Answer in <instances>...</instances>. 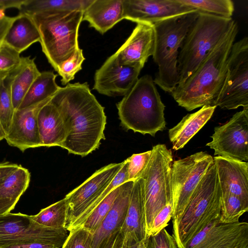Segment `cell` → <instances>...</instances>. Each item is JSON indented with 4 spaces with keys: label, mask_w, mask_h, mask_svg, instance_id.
Here are the masks:
<instances>
[{
    "label": "cell",
    "mask_w": 248,
    "mask_h": 248,
    "mask_svg": "<svg viewBox=\"0 0 248 248\" xmlns=\"http://www.w3.org/2000/svg\"><path fill=\"white\" fill-rule=\"evenodd\" d=\"M51 98L15 110L10 127L5 138L10 146L16 147L22 152L29 148L42 147L38 115L40 109Z\"/></svg>",
    "instance_id": "16"
},
{
    "label": "cell",
    "mask_w": 248,
    "mask_h": 248,
    "mask_svg": "<svg viewBox=\"0 0 248 248\" xmlns=\"http://www.w3.org/2000/svg\"><path fill=\"white\" fill-rule=\"evenodd\" d=\"M213 163V157L202 151L172 162V224L180 219L196 187Z\"/></svg>",
    "instance_id": "11"
},
{
    "label": "cell",
    "mask_w": 248,
    "mask_h": 248,
    "mask_svg": "<svg viewBox=\"0 0 248 248\" xmlns=\"http://www.w3.org/2000/svg\"><path fill=\"white\" fill-rule=\"evenodd\" d=\"M57 75L52 71H44L33 81L18 109L52 98L60 88L56 82Z\"/></svg>",
    "instance_id": "27"
},
{
    "label": "cell",
    "mask_w": 248,
    "mask_h": 248,
    "mask_svg": "<svg viewBox=\"0 0 248 248\" xmlns=\"http://www.w3.org/2000/svg\"><path fill=\"white\" fill-rule=\"evenodd\" d=\"M152 150L135 154L127 158L128 181H135L140 178L150 159Z\"/></svg>",
    "instance_id": "37"
},
{
    "label": "cell",
    "mask_w": 248,
    "mask_h": 248,
    "mask_svg": "<svg viewBox=\"0 0 248 248\" xmlns=\"http://www.w3.org/2000/svg\"><path fill=\"white\" fill-rule=\"evenodd\" d=\"M221 193L248 202V163L217 155L213 157Z\"/></svg>",
    "instance_id": "19"
},
{
    "label": "cell",
    "mask_w": 248,
    "mask_h": 248,
    "mask_svg": "<svg viewBox=\"0 0 248 248\" xmlns=\"http://www.w3.org/2000/svg\"><path fill=\"white\" fill-rule=\"evenodd\" d=\"M0 248H56V247L47 244L32 242L10 245Z\"/></svg>",
    "instance_id": "43"
},
{
    "label": "cell",
    "mask_w": 248,
    "mask_h": 248,
    "mask_svg": "<svg viewBox=\"0 0 248 248\" xmlns=\"http://www.w3.org/2000/svg\"><path fill=\"white\" fill-rule=\"evenodd\" d=\"M120 190V185L112 190L94 209L81 227L93 234L109 211Z\"/></svg>",
    "instance_id": "34"
},
{
    "label": "cell",
    "mask_w": 248,
    "mask_h": 248,
    "mask_svg": "<svg viewBox=\"0 0 248 248\" xmlns=\"http://www.w3.org/2000/svg\"><path fill=\"white\" fill-rule=\"evenodd\" d=\"M215 106L233 109L248 107V38L234 43L227 62L225 80Z\"/></svg>",
    "instance_id": "12"
},
{
    "label": "cell",
    "mask_w": 248,
    "mask_h": 248,
    "mask_svg": "<svg viewBox=\"0 0 248 248\" xmlns=\"http://www.w3.org/2000/svg\"><path fill=\"white\" fill-rule=\"evenodd\" d=\"M40 41V35L31 16L19 13L7 31L3 42L19 53Z\"/></svg>",
    "instance_id": "25"
},
{
    "label": "cell",
    "mask_w": 248,
    "mask_h": 248,
    "mask_svg": "<svg viewBox=\"0 0 248 248\" xmlns=\"http://www.w3.org/2000/svg\"><path fill=\"white\" fill-rule=\"evenodd\" d=\"M66 229H54L34 221L20 213L0 215V248L38 242L62 248L69 235Z\"/></svg>",
    "instance_id": "10"
},
{
    "label": "cell",
    "mask_w": 248,
    "mask_h": 248,
    "mask_svg": "<svg viewBox=\"0 0 248 248\" xmlns=\"http://www.w3.org/2000/svg\"><path fill=\"white\" fill-rule=\"evenodd\" d=\"M206 144L214 155L247 162L248 161V107L235 113L223 125L216 126Z\"/></svg>",
    "instance_id": "13"
},
{
    "label": "cell",
    "mask_w": 248,
    "mask_h": 248,
    "mask_svg": "<svg viewBox=\"0 0 248 248\" xmlns=\"http://www.w3.org/2000/svg\"><path fill=\"white\" fill-rule=\"evenodd\" d=\"M119 232L113 234L101 248H114L115 243Z\"/></svg>",
    "instance_id": "46"
},
{
    "label": "cell",
    "mask_w": 248,
    "mask_h": 248,
    "mask_svg": "<svg viewBox=\"0 0 248 248\" xmlns=\"http://www.w3.org/2000/svg\"><path fill=\"white\" fill-rule=\"evenodd\" d=\"M38 126L42 146L61 147L66 137V129L58 108L50 101L40 109Z\"/></svg>",
    "instance_id": "23"
},
{
    "label": "cell",
    "mask_w": 248,
    "mask_h": 248,
    "mask_svg": "<svg viewBox=\"0 0 248 248\" xmlns=\"http://www.w3.org/2000/svg\"><path fill=\"white\" fill-rule=\"evenodd\" d=\"M83 11H61L30 15L40 35L42 50L57 72L59 66L79 48L78 30Z\"/></svg>",
    "instance_id": "5"
},
{
    "label": "cell",
    "mask_w": 248,
    "mask_h": 248,
    "mask_svg": "<svg viewBox=\"0 0 248 248\" xmlns=\"http://www.w3.org/2000/svg\"><path fill=\"white\" fill-rule=\"evenodd\" d=\"M199 13H205L225 18H231L234 10L231 0H178Z\"/></svg>",
    "instance_id": "31"
},
{
    "label": "cell",
    "mask_w": 248,
    "mask_h": 248,
    "mask_svg": "<svg viewBox=\"0 0 248 248\" xmlns=\"http://www.w3.org/2000/svg\"><path fill=\"white\" fill-rule=\"evenodd\" d=\"M30 57H22L20 66L15 72L11 84L12 101L15 110L18 109L31 84L40 74Z\"/></svg>",
    "instance_id": "26"
},
{
    "label": "cell",
    "mask_w": 248,
    "mask_h": 248,
    "mask_svg": "<svg viewBox=\"0 0 248 248\" xmlns=\"http://www.w3.org/2000/svg\"><path fill=\"white\" fill-rule=\"evenodd\" d=\"M16 70L7 76L0 78V124L6 134L10 127L15 112L11 84Z\"/></svg>",
    "instance_id": "33"
},
{
    "label": "cell",
    "mask_w": 248,
    "mask_h": 248,
    "mask_svg": "<svg viewBox=\"0 0 248 248\" xmlns=\"http://www.w3.org/2000/svg\"><path fill=\"white\" fill-rule=\"evenodd\" d=\"M221 192L214 163L196 187L182 216L172 224V236L178 248L210 222L220 217Z\"/></svg>",
    "instance_id": "4"
},
{
    "label": "cell",
    "mask_w": 248,
    "mask_h": 248,
    "mask_svg": "<svg viewBox=\"0 0 248 248\" xmlns=\"http://www.w3.org/2000/svg\"><path fill=\"white\" fill-rule=\"evenodd\" d=\"M119 232L123 239V247L147 238L143 181L141 178L134 181L126 214Z\"/></svg>",
    "instance_id": "18"
},
{
    "label": "cell",
    "mask_w": 248,
    "mask_h": 248,
    "mask_svg": "<svg viewBox=\"0 0 248 248\" xmlns=\"http://www.w3.org/2000/svg\"><path fill=\"white\" fill-rule=\"evenodd\" d=\"M155 43L154 25L138 23L129 37L113 55L121 65L142 69L149 57L153 55Z\"/></svg>",
    "instance_id": "17"
},
{
    "label": "cell",
    "mask_w": 248,
    "mask_h": 248,
    "mask_svg": "<svg viewBox=\"0 0 248 248\" xmlns=\"http://www.w3.org/2000/svg\"><path fill=\"white\" fill-rule=\"evenodd\" d=\"M134 181L120 185V190L109 211L92 235L91 248H101L114 234L120 232L127 211Z\"/></svg>",
    "instance_id": "20"
},
{
    "label": "cell",
    "mask_w": 248,
    "mask_h": 248,
    "mask_svg": "<svg viewBox=\"0 0 248 248\" xmlns=\"http://www.w3.org/2000/svg\"><path fill=\"white\" fill-rule=\"evenodd\" d=\"M248 211V202L234 195L221 193L219 223L238 222L240 217Z\"/></svg>",
    "instance_id": "32"
},
{
    "label": "cell",
    "mask_w": 248,
    "mask_h": 248,
    "mask_svg": "<svg viewBox=\"0 0 248 248\" xmlns=\"http://www.w3.org/2000/svg\"><path fill=\"white\" fill-rule=\"evenodd\" d=\"M238 31L235 21L185 83L170 93L179 106L188 111L204 106H215L225 80L228 57Z\"/></svg>",
    "instance_id": "2"
},
{
    "label": "cell",
    "mask_w": 248,
    "mask_h": 248,
    "mask_svg": "<svg viewBox=\"0 0 248 248\" xmlns=\"http://www.w3.org/2000/svg\"><path fill=\"white\" fill-rule=\"evenodd\" d=\"M199 13L195 11L153 25L155 43L152 56L158 66L154 81L166 93H170L178 85L177 63L179 50Z\"/></svg>",
    "instance_id": "6"
},
{
    "label": "cell",
    "mask_w": 248,
    "mask_h": 248,
    "mask_svg": "<svg viewBox=\"0 0 248 248\" xmlns=\"http://www.w3.org/2000/svg\"><path fill=\"white\" fill-rule=\"evenodd\" d=\"M248 223L238 221L220 224L210 229L197 248H248Z\"/></svg>",
    "instance_id": "21"
},
{
    "label": "cell",
    "mask_w": 248,
    "mask_h": 248,
    "mask_svg": "<svg viewBox=\"0 0 248 248\" xmlns=\"http://www.w3.org/2000/svg\"><path fill=\"white\" fill-rule=\"evenodd\" d=\"M25 0H0V9L5 10L9 8H17L19 10Z\"/></svg>",
    "instance_id": "45"
},
{
    "label": "cell",
    "mask_w": 248,
    "mask_h": 248,
    "mask_svg": "<svg viewBox=\"0 0 248 248\" xmlns=\"http://www.w3.org/2000/svg\"><path fill=\"white\" fill-rule=\"evenodd\" d=\"M114 248H123V239L120 232L117 235Z\"/></svg>",
    "instance_id": "48"
},
{
    "label": "cell",
    "mask_w": 248,
    "mask_h": 248,
    "mask_svg": "<svg viewBox=\"0 0 248 248\" xmlns=\"http://www.w3.org/2000/svg\"><path fill=\"white\" fill-rule=\"evenodd\" d=\"M216 106H204L197 111L187 114L169 130V137L175 151L183 148L212 116Z\"/></svg>",
    "instance_id": "24"
},
{
    "label": "cell",
    "mask_w": 248,
    "mask_h": 248,
    "mask_svg": "<svg viewBox=\"0 0 248 248\" xmlns=\"http://www.w3.org/2000/svg\"><path fill=\"white\" fill-rule=\"evenodd\" d=\"M17 202L18 201L13 199H0V215L10 213Z\"/></svg>",
    "instance_id": "44"
},
{
    "label": "cell",
    "mask_w": 248,
    "mask_h": 248,
    "mask_svg": "<svg viewBox=\"0 0 248 248\" xmlns=\"http://www.w3.org/2000/svg\"><path fill=\"white\" fill-rule=\"evenodd\" d=\"M146 248H178L172 235L163 229L155 235L147 237Z\"/></svg>",
    "instance_id": "40"
},
{
    "label": "cell",
    "mask_w": 248,
    "mask_h": 248,
    "mask_svg": "<svg viewBox=\"0 0 248 248\" xmlns=\"http://www.w3.org/2000/svg\"><path fill=\"white\" fill-rule=\"evenodd\" d=\"M18 166L17 164L7 161L0 163V185Z\"/></svg>",
    "instance_id": "42"
},
{
    "label": "cell",
    "mask_w": 248,
    "mask_h": 248,
    "mask_svg": "<svg viewBox=\"0 0 248 248\" xmlns=\"http://www.w3.org/2000/svg\"><path fill=\"white\" fill-rule=\"evenodd\" d=\"M172 210L173 202H170L156 215L147 232V237L156 234L168 226L172 217Z\"/></svg>",
    "instance_id": "39"
},
{
    "label": "cell",
    "mask_w": 248,
    "mask_h": 248,
    "mask_svg": "<svg viewBox=\"0 0 248 248\" xmlns=\"http://www.w3.org/2000/svg\"><path fill=\"white\" fill-rule=\"evenodd\" d=\"M123 163H111L101 168L65 196L67 211L65 228L67 231L81 227L97 206L99 197L119 172Z\"/></svg>",
    "instance_id": "9"
},
{
    "label": "cell",
    "mask_w": 248,
    "mask_h": 248,
    "mask_svg": "<svg viewBox=\"0 0 248 248\" xmlns=\"http://www.w3.org/2000/svg\"><path fill=\"white\" fill-rule=\"evenodd\" d=\"M234 22L232 18H225L199 13L179 50L177 86L185 83L226 35Z\"/></svg>",
    "instance_id": "7"
},
{
    "label": "cell",
    "mask_w": 248,
    "mask_h": 248,
    "mask_svg": "<svg viewBox=\"0 0 248 248\" xmlns=\"http://www.w3.org/2000/svg\"><path fill=\"white\" fill-rule=\"evenodd\" d=\"M173 156L163 144L153 147L149 162L142 174L147 234L156 215L172 202L171 177Z\"/></svg>",
    "instance_id": "8"
},
{
    "label": "cell",
    "mask_w": 248,
    "mask_h": 248,
    "mask_svg": "<svg viewBox=\"0 0 248 248\" xmlns=\"http://www.w3.org/2000/svg\"><path fill=\"white\" fill-rule=\"evenodd\" d=\"M31 179L29 170L18 165L0 185V199L19 201L28 188Z\"/></svg>",
    "instance_id": "29"
},
{
    "label": "cell",
    "mask_w": 248,
    "mask_h": 248,
    "mask_svg": "<svg viewBox=\"0 0 248 248\" xmlns=\"http://www.w3.org/2000/svg\"><path fill=\"white\" fill-rule=\"evenodd\" d=\"M116 107L121 124L127 130L154 137L166 127L165 106L150 75L139 78Z\"/></svg>",
    "instance_id": "3"
},
{
    "label": "cell",
    "mask_w": 248,
    "mask_h": 248,
    "mask_svg": "<svg viewBox=\"0 0 248 248\" xmlns=\"http://www.w3.org/2000/svg\"><path fill=\"white\" fill-rule=\"evenodd\" d=\"M123 19L152 25L197 11L178 0H123Z\"/></svg>",
    "instance_id": "15"
},
{
    "label": "cell",
    "mask_w": 248,
    "mask_h": 248,
    "mask_svg": "<svg viewBox=\"0 0 248 248\" xmlns=\"http://www.w3.org/2000/svg\"><path fill=\"white\" fill-rule=\"evenodd\" d=\"M50 102L58 108L66 129V137L61 147L84 157L99 147L105 139L107 117L87 82L61 87Z\"/></svg>",
    "instance_id": "1"
},
{
    "label": "cell",
    "mask_w": 248,
    "mask_h": 248,
    "mask_svg": "<svg viewBox=\"0 0 248 248\" xmlns=\"http://www.w3.org/2000/svg\"><path fill=\"white\" fill-rule=\"evenodd\" d=\"M6 135V134L2 125L0 124V141L2 140L3 139H5Z\"/></svg>",
    "instance_id": "49"
},
{
    "label": "cell",
    "mask_w": 248,
    "mask_h": 248,
    "mask_svg": "<svg viewBox=\"0 0 248 248\" xmlns=\"http://www.w3.org/2000/svg\"><path fill=\"white\" fill-rule=\"evenodd\" d=\"M93 0H25L19 13L33 15L61 11H84Z\"/></svg>",
    "instance_id": "28"
},
{
    "label": "cell",
    "mask_w": 248,
    "mask_h": 248,
    "mask_svg": "<svg viewBox=\"0 0 248 248\" xmlns=\"http://www.w3.org/2000/svg\"><path fill=\"white\" fill-rule=\"evenodd\" d=\"M141 69L137 66L121 65L112 55L96 70L93 89L108 96H124L139 79Z\"/></svg>",
    "instance_id": "14"
},
{
    "label": "cell",
    "mask_w": 248,
    "mask_h": 248,
    "mask_svg": "<svg viewBox=\"0 0 248 248\" xmlns=\"http://www.w3.org/2000/svg\"><path fill=\"white\" fill-rule=\"evenodd\" d=\"M14 17L7 16L5 10L0 9V46L3 42L5 34L15 19Z\"/></svg>",
    "instance_id": "41"
},
{
    "label": "cell",
    "mask_w": 248,
    "mask_h": 248,
    "mask_svg": "<svg viewBox=\"0 0 248 248\" xmlns=\"http://www.w3.org/2000/svg\"><path fill=\"white\" fill-rule=\"evenodd\" d=\"M147 239L131 245L123 247V248H146Z\"/></svg>",
    "instance_id": "47"
},
{
    "label": "cell",
    "mask_w": 248,
    "mask_h": 248,
    "mask_svg": "<svg viewBox=\"0 0 248 248\" xmlns=\"http://www.w3.org/2000/svg\"><path fill=\"white\" fill-rule=\"evenodd\" d=\"M20 53L3 42L0 46V78L8 76L21 65Z\"/></svg>",
    "instance_id": "35"
},
{
    "label": "cell",
    "mask_w": 248,
    "mask_h": 248,
    "mask_svg": "<svg viewBox=\"0 0 248 248\" xmlns=\"http://www.w3.org/2000/svg\"><path fill=\"white\" fill-rule=\"evenodd\" d=\"M85 57L82 49L79 48L68 59L59 67L57 72L62 79V84L66 85L75 78V75L82 69Z\"/></svg>",
    "instance_id": "36"
},
{
    "label": "cell",
    "mask_w": 248,
    "mask_h": 248,
    "mask_svg": "<svg viewBox=\"0 0 248 248\" xmlns=\"http://www.w3.org/2000/svg\"><path fill=\"white\" fill-rule=\"evenodd\" d=\"M123 0H93L83 12L82 21L103 34L123 20Z\"/></svg>",
    "instance_id": "22"
},
{
    "label": "cell",
    "mask_w": 248,
    "mask_h": 248,
    "mask_svg": "<svg viewBox=\"0 0 248 248\" xmlns=\"http://www.w3.org/2000/svg\"><path fill=\"white\" fill-rule=\"evenodd\" d=\"M67 211L66 202L63 198L42 209L37 215L31 216V217L34 221L43 226L54 229H64Z\"/></svg>",
    "instance_id": "30"
},
{
    "label": "cell",
    "mask_w": 248,
    "mask_h": 248,
    "mask_svg": "<svg viewBox=\"0 0 248 248\" xmlns=\"http://www.w3.org/2000/svg\"><path fill=\"white\" fill-rule=\"evenodd\" d=\"M61 248H91L92 235L81 227L72 230Z\"/></svg>",
    "instance_id": "38"
}]
</instances>
